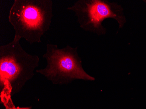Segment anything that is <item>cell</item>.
<instances>
[{"instance_id": "obj_3", "label": "cell", "mask_w": 146, "mask_h": 109, "mask_svg": "<svg viewBox=\"0 0 146 109\" xmlns=\"http://www.w3.org/2000/svg\"><path fill=\"white\" fill-rule=\"evenodd\" d=\"M43 58L47 65L45 68L36 70L54 85H64L76 79L94 81L95 77L86 73L82 66L78 47L68 45L60 49L56 44L47 43Z\"/></svg>"}, {"instance_id": "obj_5", "label": "cell", "mask_w": 146, "mask_h": 109, "mask_svg": "<svg viewBox=\"0 0 146 109\" xmlns=\"http://www.w3.org/2000/svg\"><path fill=\"white\" fill-rule=\"evenodd\" d=\"M1 104H3L5 106V109H32V106L29 107H20L19 106H15L11 99L2 102Z\"/></svg>"}, {"instance_id": "obj_1", "label": "cell", "mask_w": 146, "mask_h": 109, "mask_svg": "<svg viewBox=\"0 0 146 109\" xmlns=\"http://www.w3.org/2000/svg\"><path fill=\"white\" fill-rule=\"evenodd\" d=\"M20 40L14 38L9 43L0 46L1 102L20 92L33 77L39 65L38 56L26 52Z\"/></svg>"}, {"instance_id": "obj_2", "label": "cell", "mask_w": 146, "mask_h": 109, "mask_svg": "<svg viewBox=\"0 0 146 109\" xmlns=\"http://www.w3.org/2000/svg\"><path fill=\"white\" fill-rule=\"evenodd\" d=\"M52 7V0H15L8 17L14 38H24L30 45L41 43L51 24Z\"/></svg>"}, {"instance_id": "obj_6", "label": "cell", "mask_w": 146, "mask_h": 109, "mask_svg": "<svg viewBox=\"0 0 146 109\" xmlns=\"http://www.w3.org/2000/svg\"><path fill=\"white\" fill-rule=\"evenodd\" d=\"M144 1L146 3V1Z\"/></svg>"}, {"instance_id": "obj_4", "label": "cell", "mask_w": 146, "mask_h": 109, "mask_svg": "<svg viewBox=\"0 0 146 109\" xmlns=\"http://www.w3.org/2000/svg\"><path fill=\"white\" fill-rule=\"evenodd\" d=\"M67 9L75 13L81 28L98 36L105 35L107 32L102 25L105 20H115L119 24L117 33L127 22L122 5L107 0H78Z\"/></svg>"}]
</instances>
